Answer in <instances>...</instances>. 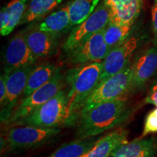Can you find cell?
<instances>
[{
    "label": "cell",
    "instance_id": "obj_1",
    "mask_svg": "<svg viewBox=\"0 0 157 157\" xmlns=\"http://www.w3.org/2000/svg\"><path fill=\"white\" fill-rule=\"evenodd\" d=\"M103 64L96 61L81 65L68 71L66 77L68 91V117L65 126L78 122L81 111L87 98L97 87L101 78Z\"/></svg>",
    "mask_w": 157,
    "mask_h": 157
},
{
    "label": "cell",
    "instance_id": "obj_2",
    "mask_svg": "<svg viewBox=\"0 0 157 157\" xmlns=\"http://www.w3.org/2000/svg\"><path fill=\"white\" fill-rule=\"evenodd\" d=\"M130 113L124 96L100 104L80 117L76 137L88 138L106 132L123 123Z\"/></svg>",
    "mask_w": 157,
    "mask_h": 157
},
{
    "label": "cell",
    "instance_id": "obj_3",
    "mask_svg": "<svg viewBox=\"0 0 157 157\" xmlns=\"http://www.w3.org/2000/svg\"><path fill=\"white\" fill-rule=\"evenodd\" d=\"M60 133L58 127H14L9 129L5 137L7 151L18 154L39 148L53 142Z\"/></svg>",
    "mask_w": 157,
    "mask_h": 157
},
{
    "label": "cell",
    "instance_id": "obj_4",
    "mask_svg": "<svg viewBox=\"0 0 157 157\" xmlns=\"http://www.w3.org/2000/svg\"><path fill=\"white\" fill-rule=\"evenodd\" d=\"M68 117V98L64 90H60L44 105L11 126L59 127L65 125Z\"/></svg>",
    "mask_w": 157,
    "mask_h": 157
},
{
    "label": "cell",
    "instance_id": "obj_5",
    "mask_svg": "<svg viewBox=\"0 0 157 157\" xmlns=\"http://www.w3.org/2000/svg\"><path fill=\"white\" fill-rule=\"evenodd\" d=\"M132 64L130 62L120 72L98 84L84 103L81 115L100 104L124 97L129 92Z\"/></svg>",
    "mask_w": 157,
    "mask_h": 157
},
{
    "label": "cell",
    "instance_id": "obj_6",
    "mask_svg": "<svg viewBox=\"0 0 157 157\" xmlns=\"http://www.w3.org/2000/svg\"><path fill=\"white\" fill-rule=\"evenodd\" d=\"M63 83V76L60 72V69L58 68L53 77L48 83L23 99L21 103L16 108L10 119L6 124L11 126L16 121L26 117L34 110L44 105L62 90Z\"/></svg>",
    "mask_w": 157,
    "mask_h": 157
},
{
    "label": "cell",
    "instance_id": "obj_7",
    "mask_svg": "<svg viewBox=\"0 0 157 157\" xmlns=\"http://www.w3.org/2000/svg\"><path fill=\"white\" fill-rule=\"evenodd\" d=\"M109 21V10L103 3L101 4L85 21L74 27L65 41L63 50L66 53L70 52L92 35L105 29Z\"/></svg>",
    "mask_w": 157,
    "mask_h": 157
},
{
    "label": "cell",
    "instance_id": "obj_8",
    "mask_svg": "<svg viewBox=\"0 0 157 157\" xmlns=\"http://www.w3.org/2000/svg\"><path fill=\"white\" fill-rule=\"evenodd\" d=\"M37 58L29 48L22 31L13 36L3 52L4 73L9 74L20 68L35 65Z\"/></svg>",
    "mask_w": 157,
    "mask_h": 157
},
{
    "label": "cell",
    "instance_id": "obj_9",
    "mask_svg": "<svg viewBox=\"0 0 157 157\" xmlns=\"http://www.w3.org/2000/svg\"><path fill=\"white\" fill-rule=\"evenodd\" d=\"M104 32L105 29L92 35L67 52L68 60L73 64L79 65L103 60L110 52L104 38Z\"/></svg>",
    "mask_w": 157,
    "mask_h": 157
},
{
    "label": "cell",
    "instance_id": "obj_10",
    "mask_svg": "<svg viewBox=\"0 0 157 157\" xmlns=\"http://www.w3.org/2000/svg\"><path fill=\"white\" fill-rule=\"evenodd\" d=\"M35 65L26 67L20 68L12 71L8 74L7 81V96L6 101L2 106H1V122L6 124L8 121L17 105L20 96L23 95L27 82L34 68Z\"/></svg>",
    "mask_w": 157,
    "mask_h": 157
},
{
    "label": "cell",
    "instance_id": "obj_11",
    "mask_svg": "<svg viewBox=\"0 0 157 157\" xmlns=\"http://www.w3.org/2000/svg\"><path fill=\"white\" fill-rule=\"evenodd\" d=\"M137 44L138 40L136 37H129L124 42L110 51L102 62L103 71L98 85L126 67L130 62L129 58L136 50Z\"/></svg>",
    "mask_w": 157,
    "mask_h": 157
},
{
    "label": "cell",
    "instance_id": "obj_12",
    "mask_svg": "<svg viewBox=\"0 0 157 157\" xmlns=\"http://www.w3.org/2000/svg\"><path fill=\"white\" fill-rule=\"evenodd\" d=\"M156 71L157 46H154L144 51L132 63L129 92L141 89Z\"/></svg>",
    "mask_w": 157,
    "mask_h": 157
},
{
    "label": "cell",
    "instance_id": "obj_13",
    "mask_svg": "<svg viewBox=\"0 0 157 157\" xmlns=\"http://www.w3.org/2000/svg\"><path fill=\"white\" fill-rule=\"evenodd\" d=\"M109 13L110 22L132 25L138 17L142 0H103Z\"/></svg>",
    "mask_w": 157,
    "mask_h": 157
},
{
    "label": "cell",
    "instance_id": "obj_14",
    "mask_svg": "<svg viewBox=\"0 0 157 157\" xmlns=\"http://www.w3.org/2000/svg\"><path fill=\"white\" fill-rule=\"evenodd\" d=\"M25 37L29 48L37 58L51 57L58 52L60 36L35 28L25 32Z\"/></svg>",
    "mask_w": 157,
    "mask_h": 157
},
{
    "label": "cell",
    "instance_id": "obj_15",
    "mask_svg": "<svg viewBox=\"0 0 157 157\" xmlns=\"http://www.w3.org/2000/svg\"><path fill=\"white\" fill-rule=\"evenodd\" d=\"M30 0H11L0 12V33L7 36L19 25Z\"/></svg>",
    "mask_w": 157,
    "mask_h": 157
},
{
    "label": "cell",
    "instance_id": "obj_16",
    "mask_svg": "<svg viewBox=\"0 0 157 157\" xmlns=\"http://www.w3.org/2000/svg\"><path fill=\"white\" fill-rule=\"evenodd\" d=\"M126 130L117 129L96 141L91 148L81 157H110L116 149L127 142Z\"/></svg>",
    "mask_w": 157,
    "mask_h": 157
},
{
    "label": "cell",
    "instance_id": "obj_17",
    "mask_svg": "<svg viewBox=\"0 0 157 157\" xmlns=\"http://www.w3.org/2000/svg\"><path fill=\"white\" fill-rule=\"evenodd\" d=\"M156 141L154 138L135 139L116 149L110 157H155Z\"/></svg>",
    "mask_w": 157,
    "mask_h": 157
},
{
    "label": "cell",
    "instance_id": "obj_18",
    "mask_svg": "<svg viewBox=\"0 0 157 157\" xmlns=\"http://www.w3.org/2000/svg\"><path fill=\"white\" fill-rule=\"evenodd\" d=\"M36 28L50 34L61 36V34L72 28L68 5L51 13L39 22Z\"/></svg>",
    "mask_w": 157,
    "mask_h": 157
},
{
    "label": "cell",
    "instance_id": "obj_19",
    "mask_svg": "<svg viewBox=\"0 0 157 157\" xmlns=\"http://www.w3.org/2000/svg\"><path fill=\"white\" fill-rule=\"evenodd\" d=\"M58 68L51 63H44L36 66L29 76L26 87L23 94V99L48 83L53 77Z\"/></svg>",
    "mask_w": 157,
    "mask_h": 157
},
{
    "label": "cell",
    "instance_id": "obj_20",
    "mask_svg": "<svg viewBox=\"0 0 157 157\" xmlns=\"http://www.w3.org/2000/svg\"><path fill=\"white\" fill-rule=\"evenodd\" d=\"M63 0H30L19 25L26 24L40 20L50 13Z\"/></svg>",
    "mask_w": 157,
    "mask_h": 157
},
{
    "label": "cell",
    "instance_id": "obj_21",
    "mask_svg": "<svg viewBox=\"0 0 157 157\" xmlns=\"http://www.w3.org/2000/svg\"><path fill=\"white\" fill-rule=\"evenodd\" d=\"M95 142L94 137L77 138L63 144L48 157H81L94 146Z\"/></svg>",
    "mask_w": 157,
    "mask_h": 157
},
{
    "label": "cell",
    "instance_id": "obj_22",
    "mask_svg": "<svg viewBox=\"0 0 157 157\" xmlns=\"http://www.w3.org/2000/svg\"><path fill=\"white\" fill-rule=\"evenodd\" d=\"M99 0H72L68 4L71 25L76 26L85 21L97 8Z\"/></svg>",
    "mask_w": 157,
    "mask_h": 157
},
{
    "label": "cell",
    "instance_id": "obj_23",
    "mask_svg": "<svg viewBox=\"0 0 157 157\" xmlns=\"http://www.w3.org/2000/svg\"><path fill=\"white\" fill-rule=\"evenodd\" d=\"M130 25H119L110 22L105 28L104 38L111 51L129 38L131 31Z\"/></svg>",
    "mask_w": 157,
    "mask_h": 157
},
{
    "label": "cell",
    "instance_id": "obj_24",
    "mask_svg": "<svg viewBox=\"0 0 157 157\" xmlns=\"http://www.w3.org/2000/svg\"><path fill=\"white\" fill-rule=\"evenodd\" d=\"M153 132H157V115L154 112V111L149 113L147 116L145 121L143 136L144 137Z\"/></svg>",
    "mask_w": 157,
    "mask_h": 157
},
{
    "label": "cell",
    "instance_id": "obj_25",
    "mask_svg": "<svg viewBox=\"0 0 157 157\" xmlns=\"http://www.w3.org/2000/svg\"><path fill=\"white\" fill-rule=\"evenodd\" d=\"M8 74L4 73L1 75L0 78V104L1 106L5 104L7 96V81Z\"/></svg>",
    "mask_w": 157,
    "mask_h": 157
},
{
    "label": "cell",
    "instance_id": "obj_26",
    "mask_svg": "<svg viewBox=\"0 0 157 157\" xmlns=\"http://www.w3.org/2000/svg\"><path fill=\"white\" fill-rule=\"evenodd\" d=\"M151 17L153 31H154V46H157V2H155L152 7Z\"/></svg>",
    "mask_w": 157,
    "mask_h": 157
},
{
    "label": "cell",
    "instance_id": "obj_27",
    "mask_svg": "<svg viewBox=\"0 0 157 157\" xmlns=\"http://www.w3.org/2000/svg\"><path fill=\"white\" fill-rule=\"evenodd\" d=\"M2 157H11V156H7V155H5V154H4L3 156H2Z\"/></svg>",
    "mask_w": 157,
    "mask_h": 157
},
{
    "label": "cell",
    "instance_id": "obj_28",
    "mask_svg": "<svg viewBox=\"0 0 157 157\" xmlns=\"http://www.w3.org/2000/svg\"><path fill=\"white\" fill-rule=\"evenodd\" d=\"M155 2H157V0H155Z\"/></svg>",
    "mask_w": 157,
    "mask_h": 157
},
{
    "label": "cell",
    "instance_id": "obj_29",
    "mask_svg": "<svg viewBox=\"0 0 157 157\" xmlns=\"http://www.w3.org/2000/svg\"><path fill=\"white\" fill-rule=\"evenodd\" d=\"M156 82H157V81H156Z\"/></svg>",
    "mask_w": 157,
    "mask_h": 157
}]
</instances>
